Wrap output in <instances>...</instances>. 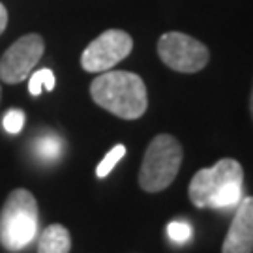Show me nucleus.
<instances>
[{"label": "nucleus", "instance_id": "8", "mask_svg": "<svg viewBox=\"0 0 253 253\" xmlns=\"http://www.w3.org/2000/svg\"><path fill=\"white\" fill-rule=\"evenodd\" d=\"M221 253H253V197H244L236 207Z\"/></svg>", "mask_w": 253, "mask_h": 253}, {"label": "nucleus", "instance_id": "11", "mask_svg": "<svg viewBox=\"0 0 253 253\" xmlns=\"http://www.w3.org/2000/svg\"><path fill=\"white\" fill-rule=\"evenodd\" d=\"M34 152L45 162H56L62 154V139L56 133H43L34 141Z\"/></svg>", "mask_w": 253, "mask_h": 253}, {"label": "nucleus", "instance_id": "2", "mask_svg": "<svg viewBox=\"0 0 253 253\" xmlns=\"http://www.w3.org/2000/svg\"><path fill=\"white\" fill-rule=\"evenodd\" d=\"M38 229V203L28 190H13L0 212V244L8 252L27 248Z\"/></svg>", "mask_w": 253, "mask_h": 253}, {"label": "nucleus", "instance_id": "1", "mask_svg": "<svg viewBox=\"0 0 253 253\" xmlns=\"http://www.w3.org/2000/svg\"><path fill=\"white\" fill-rule=\"evenodd\" d=\"M94 103L124 120H135L146 113L148 92L145 81L131 72H103L90 84Z\"/></svg>", "mask_w": 253, "mask_h": 253}, {"label": "nucleus", "instance_id": "9", "mask_svg": "<svg viewBox=\"0 0 253 253\" xmlns=\"http://www.w3.org/2000/svg\"><path fill=\"white\" fill-rule=\"evenodd\" d=\"M70 250H72L70 233L66 227L58 223L47 227L38 244V253H70Z\"/></svg>", "mask_w": 253, "mask_h": 253}, {"label": "nucleus", "instance_id": "4", "mask_svg": "<svg viewBox=\"0 0 253 253\" xmlns=\"http://www.w3.org/2000/svg\"><path fill=\"white\" fill-rule=\"evenodd\" d=\"M158 54L165 66L178 73H197L210 60L208 47L182 32L163 34L158 42Z\"/></svg>", "mask_w": 253, "mask_h": 253}, {"label": "nucleus", "instance_id": "18", "mask_svg": "<svg viewBox=\"0 0 253 253\" xmlns=\"http://www.w3.org/2000/svg\"><path fill=\"white\" fill-rule=\"evenodd\" d=\"M0 98H2V90H0Z\"/></svg>", "mask_w": 253, "mask_h": 253}, {"label": "nucleus", "instance_id": "3", "mask_svg": "<svg viewBox=\"0 0 253 253\" xmlns=\"http://www.w3.org/2000/svg\"><path fill=\"white\" fill-rule=\"evenodd\" d=\"M182 165V146L169 133L154 137L143 158L139 171V184L148 193L169 188Z\"/></svg>", "mask_w": 253, "mask_h": 253}, {"label": "nucleus", "instance_id": "13", "mask_svg": "<svg viewBox=\"0 0 253 253\" xmlns=\"http://www.w3.org/2000/svg\"><path fill=\"white\" fill-rule=\"evenodd\" d=\"M124 154H126V146L124 145H117L113 146L111 150H109V154L103 158L100 162V165H98V169H96V174H98V178H105L109 172L115 169V165H117L122 158H124Z\"/></svg>", "mask_w": 253, "mask_h": 253}, {"label": "nucleus", "instance_id": "16", "mask_svg": "<svg viewBox=\"0 0 253 253\" xmlns=\"http://www.w3.org/2000/svg\"><path fill=\"white\" fill-rule=\"evenodd\" d=\"M6 25H8V11L4 8V4H0V34L6 30Z\"/></svg>", "mask_w": 253, "mask_h": 253}, {"label": "nucleus", "instance_id": "6", "mask_svg": "<svg viewBox=\"0 0 253 253\" xmlns=\"http://www.w3.org/2000/svg\"><path fill=\"white\" fill-rule=\"evenodd\" d=\"M45 51V42L40 34H27L6 49L0 58V81L17 84L25 81L36 68Z\"/></svg>", "mask_w": 253, "mask_h": 253}, {"label": "nucleus", "instance_id": "7", "mask_svg": "<svg viewBox=\"0 0 253 253\" xmlns=\"http://www.w3.org/2000/svg\"><path fill=\"white\" fill-rule=\"evenodd\" d=\"M244 180V171L236 160H219L214 167L201 169L190 182V201L197 208H208V201L221 186Z\"/></svg>", "mask_w": 253, "mask_h": 253}, {"label": "nucleus", "instance_id": "5", "mask_svg": "<svg viewBox=\"0 0 253 253\" xmlns=\"http://www.w3.org/2000/svg\"><path fill=\"white\" fill-rule=\"evenodd\" d=\"M131 49H133V40L127 32L118 28L105 30L96 40H92L88 47L83 51V70L88 73L109 72L118 62H122L131 53Z\"/></svg>", "mask_w": 253, "mask_h": 253}, {"label": "nucleus", "instance_id": "17", "mask_svg": "<svg viewBox=\"0 0 253 253\" xmlns=\"http://www.w3.org/2000/svg\"><path fill=\"white\" fill-rule=\"evenodd\" d=\"M250 111H252V118H253V90H252V100H250Z\"/></svg>", "mask_w": 253, "mask_h": 253}, {"label": "nucleus", "instance_id": "10", "mask_svg": "<svg viewBox=\"0 0 253 253\" xmlns=\"http://www.w3.org/2000/svg\"><path fill=\"white\" fill-rule=\"evenodd\" d=\"M242 199H244V197H242V182H231V184L221 186V188L210 197L208 208L229 210V208L238 207Z\"/></svg>", "mask_w": 253, "mask_h": 253}, {"label": "nucleus", "instance_id": "14", "mask_svg": "<svg viewBox=\"0 0 253 253\" xmlns=\"http://www.w3.org/2000/svg\"><path fill=\"white\" fill-rule=\"evenodd\" d=\"M167 235L174 244H184L193 236V229L188 221H171L167 225Z\"/></svg>", "mask_w": 253, "mask_h": 253}, {"label": "nucleus", "instance_id": "12", "mask_svg": "<svg viewBox=\"0 0 253 253\" xmlns=\"http://www.w3.org/2000/svg\"><path fill=\"white\" fill-rule=\"evenodd\" d=\"M54 88V73L51 70H38L36 73H32L30 81H28V92L32 96H40L43 90L51 92Z\"/></svg>", "mask_w": 253, "mask_h": 253}, {"label": "nucleus", "instance_id": "15", "mask_svg": "<svg viewBox=\"0 0 253 253\" xmlns=\"http://www.w3.org/2000/svg\"><path fill=\"white\" fill-rule=\"evenodd\" d=\"M2 126L4 129L11 133V135H17L19 131L25 126V113L19 111V109H11L4 115V120H2Z\"/></svg>", "mask_w": 253, "mask_h": 253}]
</instances>
